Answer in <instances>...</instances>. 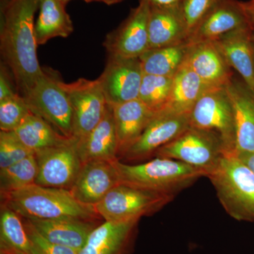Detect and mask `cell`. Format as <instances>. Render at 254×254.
<instances>
[{
	"label": "cell",
	"instance_id": "obj_32",
	"mask_svg": "<svg viewBox=\"0 0 254 254\" xmlns=\"http://www.w3.org/2000/svg\"><path fill=\"white\" fill-rule=\"evenodd\" d=\"M33 154L35 153L23 145L14 131H0V170Z\"/></svg>",
	"mask_w": 254,
	"mask_h": 254
},
{
	"label": "cell",
	"instance_id": "obj_17",
	"mask_svg": "<svg viewBox=\"0 0 254 254\" xmlns=\"http://www.w3.org/2000/svg\"><path fill=\"white\" fill-rule=\"evenodd\" d=\"M225 88L235 113L236 154L254 152V90L235 75Z\"/></svg>",
	"mask_w": 254,
	"mask_h": 254
},
{
	"label": "cell",
	"instance_id": "obj_18",
	"mask_svg": "<svg viewBox=\"0 0 254 254\" xmlns=\"http://www.w3.org/2000/svg\"><path fill=\"white\" fill-rule=\"evenodd\" d=\"M184 63L210 88L225 86L234 76L215 42L190 45Z\"/></svg>",
	"mask_w": 254,
	"mask_h": 254
},
{
	"label": "cell",
	"instance_id": "obj_20",
	"mask_svg": "<svg viewBox=\"0 0 254 254\" xmlns=\"http://www.w3.org/2000/svg\"><path fill=\"white\" fill-rule=\"evenodd\" d=\"M254 33L250 26L229 32L215 42L231 68L254 90Z\"/></svg>",
	"mask_w": 254,
	"mask_h": 254
},
{
	"label": "cell",
	"instance_id": "obj_1",
	"mask_svg": "<svg viewBox=\"0 0 254 254\" xmlns=\"http://www.w3.org/2000/svg\"><path fill=\"white\" fill-rule=\"evenodd\" d=\"M40 0H9L1 9L0 50L23 95L44 73L37 55L35 14Z\"/></svg>",
	"mask_w": 254,
	"mask_h": 254
},
{
	"label": "cell",
	"instance_id": "obj_10",
	"mask_svg": "<svg viewBox=\"0 0 254 254\" xmlns=\"http://www.w3.org/2000/svg\"><path fill=\"white\" fill-rule=\"evenodd\" d=\"M73 111V137L83 139L95 128L104 115L106 100L99 78H81L67 83L61 81Z\"/></svg>",
	"mask_w": 254,
	"mask_h": 254
},
{
	"label": "cell",
	"instance_id": "obj_5",
	"mask_svg": "<svg viewBox=\"0 0 254 254\" xmlns=\"http://www.w3.org/2000/svg\"><path fill=\"white\" fill-rule=\"evenodd\" d=\"M59 73H44L22 96L32 113L43 118L63 136L73 137V111Z\"/></svg>",
	"mask_w": 254,
	"mask_h": 254
},
{
	"label": "cell",
	"instance_id": "obj_19",
	"mask_svg": "<svg viewBox=\"0 0 254 254\" xmlns=\"http://www.w3.org/2000/svg\"><path fill=\"white\" fill-rule=\"evenodd\" d=\"M149 50L177 46L188 41V30L180 4L150 6Z\"/></svg>",
	"mask_w": 254,
	"mask_h": 254
},
{
	"label": "cell",
	"instance_id": "obj_42",
	"mask_svg": "<svg viewBox=\"0 0 254 254\" xmlns=\"http://www.w3.org/2000/svg\"><path fill=\"white\" fill-rule=\"evenodd\" d=\"M253 38H254V35H253Z\"/></svg>",
	"mask_w": 254,
	"mask_h": 254
},
{
	"label": "cell",
	"instance_id": "obj_31",
	"mask_svg": "<svg viewBox=\"0 0 254 254\" xmlns=\"http://www.w3.org/2000/svg\"><path fill=\"white\" fill-rule=\"evenodd\" d=\"M24 98L16 93L0 101V128L3 131H14L31 113Z\"/></svg>",
	"mask_w": 254,
	"mask_h": 254
},
{
	"label": "cell",
	"instance_id": "obj_26",
	"mask_svg": "<svg viewBox=\"0 0 254 254\" xmlns=\"http://www.w3.org/2000/svg\"><path fill=\"white\" fill-rule=\"evenodd\" d=\"M14 132L23 145L34 153L63 143L69 138L32 113Z\"/></svg>",
	"mask_w": 254,
	"mask_h": 254
},
{
	"label": "cell",
	"instance_id": "obj_33",
	"mask_svg": "<svg viewBox=\"0 0 254 254\" xmlns=\"http://www.w3.org/2000/svg\"><path fill=\"white\" fill-rule=\"evenodd\" d=\"M222 0H182L180 6L186 21L188 38L195 26Z\"/></svg>",
	"mask_w": 254,
	"mask_h": 254
},
{
	"label": "cell",
	"instance_id": "obj_24",
	"mask_svg": "<svg viewBox=\"0 0 254 254\" xmlns=\"http://www.w3.org/2000/svg\"><path fill=\"white\" fill-rule=\"evenodd\" d=\"M66 5L60 0H40L39 14L35 22L38 46L58 37L67 38L73 33V23Z\"/></svg>",
	"mask_w": 254,
	"mask_h": 254
},
{
	"label": "cell",
	"instance_id": "obj_37",
	"mask_svg": "<svg viewBox=\"0 0 254 254\" xmlns=\"http://www.w3.org/2000/svg\"><path fill=\"white\" fill-rule=\"evenodd\" d=\"M182 0H138V3H145L150 6H170L180 4Z\"/></svg>",
	"mask_w": 254,
	"mask_h": 254
},
{
	"label": "cell",
	"instance_id": "obj_4",
	"mask_svg": "<svg viewBox=\"0 0 254 254\" xmlns=\"http://www.w3.org/2000/svg\"><path fill=\"white\" fill-rule=\"evenodd\" d=\"M206 177L232 218L254 221V175L236 154L224 155Z\"/></svg>",
	"mask_w": 254,
	"mask_h": 254
},
{
	"label": "cell",
	"instance_id": "obj_28",
	"mask_svg": "<svg viewBox=\"0 0 254 254\" xmlns=\"http://www.w3.org/2000/svg\"><path fill=\"white\" fill-rule=\"evenodd\" d=\"M0 249L35 254L22 217L4 203L0 210Z\"/></svg>",
	"mask_w": 254,
	"mask_h": 254
},
{
	"label": "cell",
	"instance_id": "obj_12",
	"mask_svg": "<svg viewBox=\"0 0 254 254\" xmlns=\"http://www.w3.org/2000/svg\"><path fill=\"white\" fill-rule=\"evenodd\" d=\"M150 6L138 3L118 28L105 36L103 46L108 55L140 58L149 50Z\"/></svg>",
	"mask_w": 254,
	"mask_h": 254
},
{
	"label": "cell",
	"instance_id": "obj_2",
	"mask_svg": "<svg viewBox=\"0 0 254 254\" xmlns=\"http://www.w3.org/2000/svg\"><path fill=\"white\" fill-rule=\"evenodd\" d=\"M1 203L23 218L40 220L78 219L98 221L94 206L83 204L71 190L34 185L1 194Z\"/></svg>",
	"mask_w": 254,
	"mask_h": 254
},
{
	"label": "cell",
	"instance_id": "obj_7",
	"mask_svg": "<svg viewBox=\"0 0 254 254\" xmlns=\"http://www.w3.org/2000/svg\"><path fill=\"white\" fill-rule=\"evenodd\" d=\"M174 197L119 184L94 208L105 221L139 220L163 208Z\"/></svg>",
	"mask_w": 254,
	"mask_h": 254
},
{
	"label": "cell",
	"instance_id": "obj_8",
	"mask_svg": "<svg viewBox=\"0 0 254 254\" xmlns=\"http://www.w3.org/2000/svg\"><path fill=\"white\" fill-rule=\"evenodd\" d=\"M190 126L215 132L227 154L237 153L235 113L225 86L210 88L202 95L190 115Z\"/></svg>",
	"mask_w": 254,
	"mask_h": 254
},
{
	"label": "cell",
	"instance_id": "obj_40",
	"mask_svg": "<svg viewBox=\"0 0 254 254\" xmlns=\"http://www.w3.org/2000/svg\"><path fill=\"white\" fill-rule=\"evenodd\" d=\"M0 254H23L18 253V252H14V251L4 250V249H0Z\"/></svg>",
	"mask_w": 254,
	"mask_h": 254
},
{
	"label": "cell",
	"instance_id": "obj_29",
	"mask_svg": "<svg viewBox=\"0 0 254 254\" xmlns=\"http://www.w3.org/2000/svg\"><path fill=\"white\" fill-rule=\"evenodd\" d=\"M38 173L36 155H30L21 161L0 170L1 195L34 185Z\"/></svg>",
	"mask_w": 254,
	"mask_h": 254
},
{
	"label": "cell",
	"instance_id": "obj_9",
	"mask_svg": "<svg viewBox=\"0 0 254 254\" xmlns=\"http://www.w3.org/2000/svg\"><path fill=\"white\" fill-rule=\"evenodd\" d=\"M35 155L38 164L36 185L71 190L83 165L78 154L77 139L69 138Z\"/></svg>",
	"mask_w": 254,
	"mask_h": 254
},
{
	"label": "cell",
	"instance_id": "obj_21",
	"mask_svg": "<svg viewBox=\"0 0 254 254\" xmlns=\"http://www.w3.org/2000/svg\"><path fill=\"white\" fill-rule=\"evenodd\" d=\"M78 150L82 163L91 160H119L118 139L111 105L107 104L98 125L84 138L78 141Z\"/></svg>",
	"mask_w": 254,
	"mask_h": 254
},
{
	"label": "cell",
	"instance_id": "obj_36",
	"mask_svg": "<svg viewBox=\"0 0 254 254\" xmlns=\"http://www.w3.org/2000/svg\"><path fill=\"white\" fill-rule=\"evenodd\" d=\"M242 4L244 10H245L249 26L254 33V0L242 1Z\"/></svg>",
	"mask_w": 254,
	"mask_h": 254
},
{
	"label": "cell",
	"instance_id": "obj_34",
	"mask_svg": "<svg viewBox=\"0 0 254 254\" xmlns=\"http://www.w3.org/2000/svg\"><path fill=\"white\" fill-rule=\"evenodd\" d=\"M23 220L35 254H78V252L72 249L56 245L47 240L28 223L27 220L23 218Z\"/></svg>",
	"mask_w": 254,
	"mask_h": 254
},
{
	"label": "cell",
	"instance_id": "obj_38",
	"mask_svg": "<svg viewBox=\"0 0 254 254\" xmlns=\"http://www.w3.org/2000/svg\"><path fill=\"white\" fill-rule=\"evenodd\" d=\"M237 156L250 169L254 175V152L237 153Z\"/></svg>",
	"mask_w": 254,
	"mask_h": 254
},
{
	"label": "cell",
	"instance_id": "obj_35",
	"mask_svg": "<svg viewBox=\"0 0 254 254\" xmlns=\"http://www.w3.org/2000/svg\"><path fill=\"white\" fill-rule=\"evenodd\" d=\"M16 93L13 91L12 87L10 83L8 75L6 74L4 66H1L0 73V101L12 96Z\"/></svg>",
	"mask_w": 254,
	"mask_h": 254
},
{
	"label": "cell",
	"instance_id": "obj_15",
	"mask_svg": "<svg viewBox=\"0 0 254 254\" xmlns=\"http://www.w3.org/2000/svg\"><path fill=\"white\" fill-rule=\"evenodd\" d=\"M249 26L242 1L222 0L205 15L189 37L190 45L214 42L229 32Z\"/></svg>",
	"mask_w": 254,
	"mask_h": 254
},
{
	"label": "cell",
	"instance_id": "obj_3",
	"mask_svg": "<svg viewBox=\"0 0 254 254\" xmlns=\"http://www.w3.org/2000/svg\"><path fill=\"white\" fill-rule=\"evenodd\" d=\"M120 184L141 190L172 195L191 186L205 173L173 159L156 158L137 165L114 162Z\"/></svg>",
	"mask_w": 254,
	"mask_h": 254
},
{
	"label": "cell",
	"instance_id": "obj_30",
	"mask_svg": "<svg viewBox=\"0 0 254 254\" xmlns=\"http://www.w3.org/2000/svg\"><path fill=\"white\" fill-rule=\"evenodd\" d=\"M173 79L169 76L144 73L138 99L155 113L165 109L171 94Z\"/></svg>",
	"mask_w": 254,
	"mask_h": 254
},
{
	"label": "cell",
	"instance_id": "obj_6",
	"mask_svg": "<svg viewBox=\"0 0 254 254\" xmlns=\"http://www.w3.org/2000/svg\"><path fill=\"white\" fill-rule=\"evenodd\" d=\"M225 154L223 142L216 133L190 126L173 141L159 148L155 156L179 160L199 169L206 177Z\"/></svg>",
	"mask_w": 254,
	"mask_h": 254
},
{
	"label": "cell",
	"instance_id": "obj_13",
	"mask_svg": "<svg viewBox=\"0 0 254 254\" xmlns=\"http://www.w3.org/2000/svg\"><path fill=\"white\" fill-rule=\"evenodd\" d=\"M190 114L164 109L155 113L141 136L123 155L127 160H139L155 155L163 145L180 136L190 127Z\"/></svg>",
	"mask_w": 254,
	"mask_h": 254
},
{
	"label": "cell",
	"instance_id": "obj_39",
	"mask_svg": "<svg viewBox=\"0 0 254 254\" xmlns=\"http://www.w3.org/2000/svg\"><path fill=\"white\" fill-rule=\"evenodd\" d=\"M83 1H86L87 3L101 2L110 6V5L119 4V3L123 1L124 0H83Z\"/></svg>",
	"mask_w": 254,
	"mask_h": 254
},
{
	"label": "cell",
	"instance_id": "obj_11",
	"mask_svg": "<svg viewBox=\"0 0 254 254\" xmlns=\"http://www.w3.org/2000/svg\"><path fill=\"white\" fill-rule=\"evenodd\" d=\"M143 72L139 58L108 55L99 78L107 104L115 106L138 99Z\"/></svg>",
	"mask_w": 254,
	"mask_h": 254
},
{
	"label": "cell",
	"instance_id": "obj_27",
	"mask_svg": "<svg viewBox=\"0 0 254 254\" xmlns=\"http://www.w3.org/2000/svg\"><path fill=\"white\" fill-rule=\"evenodd\" d=\"M188 43L148 50L139 58L145 74L173 77L186 60Z\"/></svg>",
	"mask_w": 254,
	"mask_h": 254
},
{
	"label": "cell",
	"instance_id": "obj_41",
	"mask_svg": "<svg viewBox=\"0 0 254 254\" xmlns=\"http://www.w3.org/2000/svg\"><path fill=\"white\" fill-rule=\"evenodd\" d=\"M60 1H63V2L65 4H67V3L69 2L71 0H60Z\"/></svg>",
	"mask_w": 254,
	"mask_h": 254
},
{
	"label": "cell",
	"instance_id": "obj_22",
	"mask_svg": "<svg viewBox=\"0 0 254 254\" xmlns=\"http://www.w3.org/2000/svg\"><path fill=\"white\" fill-rule=\"evenodd\" d=\"M23 219L47 240L76 252L85 245L91 232L99 225L97 221L78 219Z\"/></svg>",
	"mask_w": 254,
	"mask_h": 254
},
{
	"label": "cell",
	"instance_id": "obj_25",
	"mask_svg": "<svg viewBox=\"0 0 254 254\" xmlns=\"http://www.w3.org/2000/svg\"><path fill=\"white\" fill-rule=\"evenodd\" d=\"M210 88L185 63L173 76L170 100L165 109L190 114L195 103Z\"/></svg>",
	"mask_w": 254,
	"mask_h": 254
},
{
	"label": "cell",
	"instance_id": "obj_16",
	"mask_svg": "<svg viewBox=\"0 0 254 254\" xmlns=\"http://www.w3.org/2000/svg\"><path fill=\"white\" fill-rule=\"evenodd\" d=\"M138 221H105L100 224L78 254H131Z\"/></svg>",
	"mask_w": 254,
	"mask_h": 254
},
{
	"label": "cell",
	"instance_id": "obj_23",
	"mask_svg": "<svg viewBox=\"0 0 254 254\" xmlns=\"http://www.w3.org/2000/svg\"><path fill=\"white\" fill-rule=\"evenodd\" d=\"M118 136L119 157L141 136L155 115L139 99L112 106Z\"/></svg>",
	"mask_w": 254,
	"mask_h": 254
},
{
	"label": "cell",
	"instance_id": "obj_14",
	"mask_svg": "<svg viewBox=\"0 0 254 254\" xmlns=\"http://www.w3.org/2000/svg\"><path fill=\"white\" fill-rule=\"evenodd\" d=\"M119 184L114 162L91 160L83 163L70 190L81 203L95 206Z\"/></svg>",
	"mask_w": 254,
	"mask_h": 254
}]
</instances>
